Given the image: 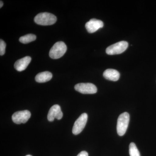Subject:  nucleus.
<instances>
[{"mask_svg": "<svg viewBox=\"0 0 156 156\" xmlns=\"http://www.w3.org/2000/svg\"><path fill=\"white\" fill-rule=\"evenodd\" d=\"M35 22L39 25L48 26L53 25L56 22L57 18L55 15L48 12L40 13L35 17Z\"/></svg>", "mask_w": 156, "mask_h": 156, "instance_id": "1", "label": "nucleus"}, {"mask_svg": "<svg viewBox=\"0 0 156 156\" xmlns=\"http://www.w3.org/2000/svg\"><path fill=\"white\" fill-rule=\"evenodd\" d=\"M130 121V115L127 112H124L120 115L118 119L117 131L118 134L120 136H123L126 134L128 129Z\"/></svg>", "mask_w": 156, "mask_h": 156, "instance_id": "2", "label": "nucleus"}, {"mask_svg": "<svg viewBox=\"0 0 156 156\" xmlns=\"http://www.w3.org/2000/svg\"><path fill=\"white\" fill-rule=\"evenodd\" d=\"M67 50V47L64 42H57L51 48L49 53L50 58L57 59L62 57Z\"/></svg>", "mask_w": 156, "mask_h": 156, "instance_id": "3", "label": "nucleus"}, {"mask_svg": "<svg viewBox=\"0 0 156 156\" xmlns=\"http://www.w3.org/2000/svg\"><path fill=\"white\" fill-rule=\"evenodd\" d=\"M128 44L126 41H122L115 43L107 48L106 53L108 55L121 54L125 52L128 48Z\"/></svg>", "mask_w": 156, "mask_h": 156, "instance_id": "4", "label": "nucleus"}, {"mask_svg": "<svg viewBox=\"0 0 156 156\" xmlns=\"http://www.w3.org/2000/svg\"><path fill=\"white\" fill-rule=\"evenodd\" d=\"M76 91L84 94H93L97 92V87L91 83H81L75 86Z\"/></svg>", "mask_w": 156, "mask_h": 156, "instance_id": "5", "label": "nucleus"}, {"mask_svg": "<svg viewBox=\"0 0 156 156\" xmlns=\"http://www.w3.org/2000/svg\"><path fill=\"white\" fill-rule=\"evenodd\" d=\"M88 120V115L87 113L82 114L76 120L73 127L72 132L75 135L79 134L83 131Z\"/></svg>", "mask_w": 156, "mask_h": 156, "instance_id": "6", "label": "nucleus"}, {"mask_svg": "<svg viewBox=\"0 0 156 156\" xmlns=\"http://www.w3.org/2000/svg\"><path fill=\"white\" fill-rule=\"evenodd\" d=\"M31 113L28 110L16 112L12 115V119L15 124H24L30 119Z\"/></svg>", "mask_w": 156, "mask_h": 156, "instance_id": "7", "label": "nucleus"}, {"mask_svg": "<svg viewBox=\"0 0 156 156\" xmlns=\"http://www.w3.org/2000/svg\"><path fill=\"white\" fill-rule=\"evenodd\" d=\"M63 117L61 108L58 105H55L50 108L48 112V119L49 122H53L54 119L60 120Z\"/></svg>", "mask_w": 156, "mask_h": 156, "instance_id": "8", "label": "nucleus"}, {"mask_svg": "<svg viewBox=\"0 0 156 156\" xmlns=\"http://www.w3.org/2000/svg\"><path fill=\"white\" fill-rule=\"evenodd\" d=\"M104 23L101 20L92 19L86 23V28L89 33H93L99 29L103 27Z\"/></svg>", "mask_w": 156, "mask_h": 156, "instance_id": "9", "label": "nucleus"}, {"mask_svg": "<svg viewBox=\"0 0 156 156\" xmlns=\"http://www.w3.org/2000/svg\"><path fill=\"white\" fill-rule=\"evenodd\" d=\"M31 58L30 56H25L22 58L18 59L14 64V68L19 72L24 70L30 63Z\"/></svg>", "mask_w": 156, "mask_h": 156, "instance_id": "10", "label": "nucleus"}, {"mask_svg": "<svg viewBox=\"0 0 156 156\" xmlns=\"http://www.w3.org/2000/svg\"><path fill=\"white\" fill-rule=\"evenodd\" d=\"M103 76L106 80L112 81H117L119 79L120 75L119 73L114 69H106L103 73Z\"/></svg>", "mask_w": 156, "mask_h": 156, "instance_id": "11", "label": "nucleus"}, {"mask_svg": "<svg viewBox=\"0 0 156 156\" xmlns=\"http://www.w3.org/2000/svg\"><path fill=\"white\" fill-rule=\"evenodd\" d=\"M53 75L50 72L45 71L39 73L35 77V80L39 83H44L50 80Z\"/></svg>", "mask_w": 156, "mask_h": 156, "instance_id": "12", "label": "nucleus"}, {"mask_svg": "<svg viewBox=\"0 0 156 156\" xmlns=\"http://www.w3.org/2000/svg\"><path fill=\"white\" fill-rule=\"evenodd\" d=\"M36 39V35L33 34H28L20 37L19 39V41L22 44H27L35 41Z\"/></svg>", "mask_w": 156, "mask_h": 156, "instance_id": "13", "label": "nucleus"}, {"mask_svg": "<svg viewBox=\"0 0 156 156\" xmlns=\"http://www.w3.org/2000/svg\"><path fill=\"white\" fill-rule=\"evenodd\" d=\"M129 154L130 156H140L139 151L134 143H131L129 145Z\"/></svg>", "mask_w": 156, "mask_h": 156, "instance_id": "14", "label": "nucleus"}, {"mask_svg": "<svg viewBox=\"0 0 156 156\" xmlns=\"http://www.w3.org/2000/svg\"><path fill=\"white\" fill-rule=\"evenodd\" d=\"M6 43L2 40L0 41V55L3 56L5 53Z\"/></svg>", "mask_w": 156, "mask_h": 156, "instance_id": "15", "label": "nucleus"}, {"mask_svg": "<svg viewBox=\"0 0 156 156\" xmlns=\"http://www.w3.org/2000/svg\"><path fill=\"white\" fill-rule=\"evenodd\" d=\"M77 156H89L88 153L86 151H83L80 153Z\"/></svg>", "mask_w": 156, "mask_h": 156, "instance_id": "16", "label": "nucleus"}, {"mask_svg": "<svg viewBox=\"0 0 156 156\" xmlns=\"http://www.w3.org/2000/svg\"><path fill=\"white\" fill-rule=\"evenodd\" d=\"M0 3H1V5H0V8H2L3 5V2H2V1H1V2H0Z\"/></svg>", "mask_w": 156, "mask_h": 156, "instance_id": "17", "label": "nucleus"}, {"mask_svg": "<svg viewBox=\"0 0 156 156\" xmlns=\"http://www.w3.org/2000/svg\"><path fill=\"white\" fill-rule=\"evenodd\" d=\"M26 156H32L30 155H27Z\"/></svg>", "mask_w": 156, "mask_h": 156, "instance_id": "18", "label": "nucleus"}]
</instances>
